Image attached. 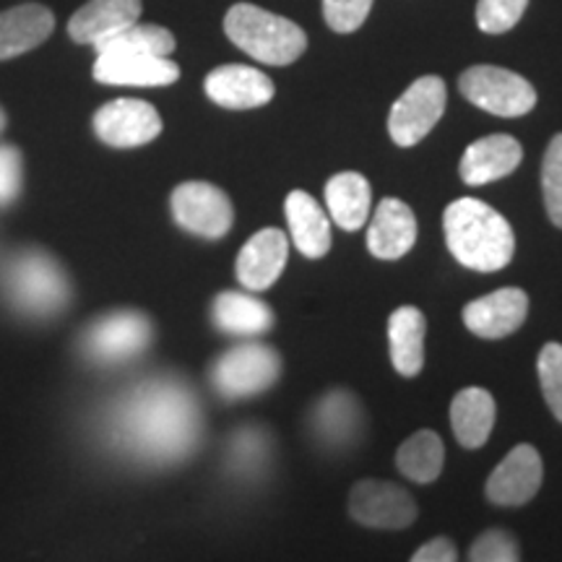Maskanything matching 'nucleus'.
Wrapping results in <instances>:
<instances>
[{
    "label": "nucleus",
    "instance_id": "obj_35",
    "mask_svg": "<svg viewBox=\"0 0 562 562\" xmlns=\"http://www.w3.org/2000/svg\"><path fill=\"white\" fill-rule=\"evenodd\" d=\"M24 188V165L13 146H0V206H9Z\"/></svg>",
    "mask_w": 562,
    "mask_h": 562
},
{
    "label": "nucleus",
    "instance_id": "obj_13",
    "mask_svg": "<svg viewBox=\"0 0 562 562\" xmlns=\"http://www.w3.org/2000/svg\"><path fill=\"white\" fill-rule=\"evenodd\" d=\"M526 315H529V297H526V292L518 290V286H505V290L469 302L463 307L461 318L474 336L497 341L518 331L526 323Z\"/></svg>",
    "mask_w": 562,
    "mask_h": 562
},
{
    "label": "nucleus",
    "instance_id": "obj_22",
    "mask_svg": "<svg viewBox=\"0 0 562 562\" xmlns=\"http://www.w3.org/2000/svg\"><path fill=\"white\" fill-rule=\"evenodd\" d=\"M284 214L292 232V243L297 245L302 256L318 261L331 250V220L311 193L292 191L286 195Z\"/></svg>",
    "mask_w": 562,
    "mask_h": 562
},
{
    "label": "nucleus",
    "instance_id": "obj_15",
    "mask_svg": "<svg viewBox=\"0 0 562 562\" xmlns=\"http://www.w3.org/2000/svg\"><path fill=\"white\" fill-rule=\"evenodd\" d=\"M206 94L224 110H256L273 100V81L258 68L229 63L206 76Z\"/></svg>",
    "mask_w": 562,
    "mask_h": 562
},
{
    "label": "nucleus",
    "instance_id": "obj_8",
    "mask_svg": "<svg viewBox=\"0 0 562 562\" xmlns=\"http://www.w3.org/2000/svg\"><path fill=\"white\" fill-rule=\"evenodd\" d=\"M446 81L440 76H422L398 97L389 115V133L393 144L417 146L440 123L446 112Z\"/></svg>",
    "mask_w": 562,
    "mask_h": 562
},
{
    "label": "nucleus",
    "instance_id": "obj_37",
    "mask_svg": "<svg viewBox=\"0 0 562 562\" xmlns=\"http://www.w3.org/2000/svg\"><path fill=\"white\" fill-rule=\"evenodd\" d=\"M3 128H5V112L0 110V131H3Z\"/></svg>",
    "mask_w": 562,
    "mask_h": 562
},
{
    "label": "nucleus",
    "instance_id": "obj_25",
    "mask_svg": "<svg viewBox=\"0 0 562 562\" xmlns=\"http://www.w3.org/2000/svg\"><path fill=\"white\" fill-rule=\"evenodd\" d=\"M451 427L456 440L474 451L490 440L495 427V398L484 389H463L451 404Z\"/></svg>",
    "mask_w": 562,
    "mask_h": 562
},
{
    "label": "nucleus",
    "instance_id": "obj_18",
    "mask_svg": "<svg viewBox=\"0 0 562 562\" xmlns=\"http://www.w3.org/2000/svg\"><path fill=\"white\" fill-rule=\"evenodd\" d=\"M417 243V216L398 199H383L375 209L370 229L368 248L381 261H398Z\"/></svg>",
    "mask_w": 562,
    "mask_h": 562
},
{
    "label": "nucleus",
    "instance_id": "obj_34",
    "mask_svg": "<svg viewBox=\"0 0 562 562\" xmlns=\"http://www.w3.org/2000/svg\"><path fill=\"white\" fill-rule=\"evenodd\" d=\"M469 560L474 562H516L521 560V550H518L516 539L503 529L484 531L480 539L469 550Z\"/></svg>",
    "mask_w": 562,
    "mask_h": 562
},
{
    "label": "nucleus",
    "instance_id": "obj_6",
    "mask_svg": "<svg viewBox=\"0 0 562 562\" xmlns=\"http://www.w3.org/2000/svg\"><path fill=\"white\" fill-rule=\"evenodd\" d=\"M281 375V357L266 344H237L211 368V385L227 402L269 391Z\"/></svg>",
    "mask_w": 562,
    "mask_h": 562
},
{
    "label": "nucleus",
    "instance_id": "obj_12",
    "mask_svg": "<svg viewBox=\"0 0 562 562\" xmlns=\"http://www.w3.org/2000/svg\"><path fill=\"white\" fill-rule=\"evenodd\" d=\"M544 480L542 456L529 442H521L505 459L497 463L495 472L487 480V501L503 508H518L537 497Z\"/></svg>",
    "mask_w": 562,
    "mask_h": 562
},
{
    "label": "nucleus",
    "instance_id": "obj_26",
    "mask_svg": "<svg viewBox=\"0 0 562 562\" xmlns=\"http://www.w3.org/2000/svg\"><path fill=\"white\" fill-rule=\"evenodd\" d=\"M372 191L360 172H339L326 182V206L341 229H360L370 216Z\"/></svg>",
    "mask_w": 562,
    "mask_h": 562
},
{
    "label": "nucleus",
    "instance_id": "obj_16",
    "mask_svg": "<svg viewBox=\"0 0 562 562\" xmlns=\"http://www.w3.org/2000/svg\"><path fill=\"white\" fill-rule=\"evenodd\" d=\"M286 258H290V240H286L284 232L273 227L256 232L237 256V281L250 292L269 290L284 271Z\"/></svg>",
    "mask_w": 562,
    "mask_h": 562
},
{
    "label": "nucleus",
    "instance_id": "obj_21",
    "mask_svg": "<svg viewBox=\"0 0 562 562\" xmlns=\"http://www.w3.org/2000/svg\"><path fill=\"white\" fill-rule=\"evenodd\" d=\"M55 16L47 5L24 3L0 13V60L19 58L50 37Z\"/></svg>",
    "mask_w": 562,
    "mask_h": 562
},
{
    "label": "nucleus",
    "instance_id": "obj_11",
    "mask_svg": "<svg viewBox=\"0 0 562 562\" xmlns=\"http://www.w3.org/2000/svg\"><path fill=\"white\" fill-rule=\"evenodd\" d=\"M94 133L112 149H136L151 144L161 133V117L144 100H115L97 110Z\"/></svg>",
    "mask_w": 562,
    "mask_h": 562
},
{
    "label": "nucleus",
    "instance_id": "obj_24",
    "mask_svg": "<svg viewBox=\"0 0 562 562\" xmlns=\"http://www.w3.org/2000/svg\"><path fill=\"white\" fill-rule=\"evenodd\" d=\"M214 326L232 336H261L273 328V311L245 292H222L211 305Z\"/></svg>",
    "mask_w": 562,
    "mask_h": 562
},
{
    "label": "nucleus",
    "instance_id": "obj_33",
    "mask_svg": "<svg viewBox=\"0 0 562 562\" xmlns=\"http://www.w3.org/2000/svg\"><path fill=\"white\" fill-rule=\"evenodd\" d=\"M372 0H323V19L339 34L357 32L368 19Z\"/></svg>",
    "mask_w": 562,
    "mask_h": 562
},
{
    "label": "nucleus",
    "instance_id": "obj_17",
    "mask_svg": "<svg viewBox=\"0 0 562 562\" xmlns=\"http://www.w3.org/2000/svg\"><path fill=\"white\" fill-rule=\"evenodd\" d=\"M524 149L516 138L508 133H495L474 140L461 157V178L467 186H487L501 178H508L521 165Z\"/></svg>",
    "mask_w": 562,
    "mask_h": 562
},
{
    "label": "nucleus",
    "instance_id": "obj_32",
    "mask_svg": "<svg viewBox=\"0 0 562 562\" xmlns=\"http://www.w3.org/2000/svg\"><path fill=\"white\" fill-rule=\"evenodd\" d=\"M529 0H480L476 3V24L487 34H505L521 21Z\"/></svg>",
    "mask_w": 562,
    "mask_h": 562
},
{
    "label": "nucleus",
    "instance_id": "obj_14",
    "mask_svg": "<svg viewBox=\"0 0 562 562\" xmlns=\"http://www.w3.org/2000/svg\"><path fill=\"white\" fill-rule=\"evenodd\" d=\"M94 79L108 87H170L180 79V66L161 55L104 53L97 55Z\"/></svg>",
    "mask_w": 562,
    "mask_h": 562
},
{
    "label": "nucleus",
    "instance_id": "obj_2",
    "mask_svg": "<svg viewBox=\"0 0 562 562\" xmlns=\"http://www.w3.org/2000/svg\"><path fill=\"white\" fill-rule=\"evenodd\" d=\"M451 256L472 271L492 273L513 261L516 235L508 220L480 199H459L442 214Z\"/></svg>",
    "mask_w": 562,
    "mask_h": 562
},
{
    "label": "nucleus",
    "instance_id": "obj_9",
    "mask_svg": "<svg viewBox=\"0 0 562 562\" xmlns=\"http://www.w3.org/2000/svg\"><path fill=\"white\" fill-rule=\"evenodd\" d=\"M172 216L182 229L206 240H222L235 222V209L222 188L203 180L182 182L172 191Z\"/></svg>",
    "mask_w": 562,
    "mask_h": 562
},
{
    "label": "nucleus",
    "instance_id": "obj_27",
    "mask_svg": "<svg viewBox=\"0 0 562 562\" xmlns=\"http://www.w3.org/2000/svg\"><path fill=\"white\" fill-rule=\"evenodd\" d=\"M446 463V448L438 432L419 430L409 440H404L396 451V467L402 469L406 480L417 484H430L440 476Z\"/></svg>",
    "mask_w": 562,
    "mask_h": 562
},
{
    "label": "nucleus",
    "instance_id": "obj_31",
    "mask_svg": "<svg viewBox=\"0 0 562 562\" xmlns=\"http://www.w3.org/2000/svg\"><path fill=\"white\" fill-rule=\"evenodd\" d=\"M539 383H542L544 402L554 417L562 422V344L550 341L539 351Z\"/></svg>",
    "mask_w": 562,
    "mask_h": 562
},
{
    "label": "nucleus",
    "instance_id": "obj_3",
    "mask_svg": "<svg viewBox=\"0 0 562 562\" xmlns=\"http://www.w3.org/2000/svg\"><path fill=\"white\" fill-rule=\"evenodd\" d=\"M224 32L263 66H290L307 47L305 32L294 21L252 3L232 5L224 16Z\"/></svg>",
    "mask_w": 562,
    "mask_h": 562
},
{
    "label": "nucleus",
    "instance_id": "obj_36",
    "mask_svg": "<svg viewBox=\"0 0 562 562\" xmlns=\"http://www.w3.org/2000/svg\"><path fill=\"white\" fill-rule=\"evenodd\" d=\"M412 560L414 562H453L459 560V550H456L451 539L438 537V539H430L427 544H422L419 550L412 554Z\"/></svg>",
    "mask_w": 562,
    "mask_h": 562
},
{
    "label": "nucleus",
    "instance_id": "obj_10",
    "mask_svg": "<svg viewBox=\"0 0 562 562\" xmlns=\"http://www.w3.org/2000/svg\"><path fill=\"white\" fill-rule=\"evenodd\" d=\"M349 513L368 529H406L417 521V503L396 484L364 480L351 487Z\"/></svg>",
    "mask_w": 562,
    "mask_h": 562
},
{
    "label": "nucleus",
    "instance_id": "obj_4",
    "mask_svg": "<svg viewBox=\"0 0 562 562\" xmlns=\"http://www.w3.org/2000/svg\"><path fill=\"white\" fill-rule=\"evenodd\" d=\"M11 305L26 318H53L70 302V281L45 250H24L9 263L3 279Z\"/></svg>",
    "mask_w": 562,
    "mask_h": 562
},
{
    "label": "nucleus",
    "instance_id": "obj_28",
    "mask_svg": "<svg viewBox=\"0 0 562 562\" xmlns=\"http://www.w3.org/2000/svg\"><path fill=\"white\" fill-rule=\"evenodd\" d=\"M178 47L172 32L165 30L159 24H131L125 30L110 34L102 42H97L94 50L97 55L104 53H146V55H161V58H170Z\"/></svg>",
    "mask_w": 562,
    "mask_h": 562
},
{
    "label": "nucleus",
    "instance_id": "obj_20",
    "mask_svg": "<svg viewBox=\"0 0 562 562\" xmlns=\"http://www.w3.org/2000/svg\"><path fill=\"white\" fill-rule=\"evenodd\" d=\"M140 9H144L140 0H89L70 16L68 34L79 45L94 47L110 34L136 24Z\"/></svg>",
    "mask_w": 562,
    "mask_h": 562
},
{
    "label": "nucleus",
    "instance_id": "obj_7",
    "mask_svg": "<svg viewBox=\"0 0 562 562\" xmlns=\"http://www.w3.org/2000/svg\"><path fill=\"white\" fill-rule=\"evenodd\" d=\"M459 89L469 102L497 117H521L537 108V89L508 68H467L459 79Z\"/></svg>",
    "mask_w": 562,
    "mask_h": 562
},
{
    "label": "nucleus",
    "instance_id": "obj_1",
    "mask_svg": "<svg viewBox=\"0 0 562 562\" xmlns=\"http://www.w3.org/2000/svg\"><path fill=\"white\" fill-rule=\"evenodd\" d=\"M110 448L146 467H170L195 453L203 435L199 396L172 375L146 378L104 412Z\"/></svg>",
    "mask_w": 562,
    "mask_h": 562
},
{
    "label": "nucleus",
    "instance_id": "obj_5",
    "mask_svg": "<svg viewBox=\"0 0 562 562\" xmlns=\"http://www.w3.org/2000/svg\"><path fill=\"white\" fill-rule=\"evenodd\" d=\"M154 336L151 321L138 311H112L97 318L81 334V355L91 364L115 368L136 360L149 349Z\"/></svg>",
    "mask_w": 562,
    "mask_h": 562
},
{
    "label": "nucleus",
    "instance_id": "obj_29",
    "mask_svg": "<svg viewBox=\"0 0 562 562\" xmlns=\"http://www.w3.org/2000/svg\"><path fill=\"white\" fill-rule=\"evenodd\" d=\"M271 456V438L269 432L258 427H245L235 432L227 446V469L237 476H256L263 472Z\"/></svg>",
    "mask_w": 562,
    "mask_h": 562
},
{
    "label": "nucleus",
    "instance_id": "obj_30",
    "mask_svg": "<svg viewBox=\"0 0 562 562\" xmlns=\"http://www.w3.org/2000/svg\"><path fill=\"white\" fill-rule=\"evenodd\" d=\"M542 191L544 206L554 227L562 229V133H558L547 146L542 161Z\"/></svg>",
    "mask_w": 562,
    "mask_h": 562
},
{
    "label": "nucleus",
    "instance_id": "obj_23",
    "mask_svg": "<svg viewBox=\"0 0 562 562\" xmlns=\"http://www.w3.org/2000/svg\"><path fill=\"white\" fill-rule=\"evenodd\" d=\"M425 331L427 321L419 307L404 305L389 318V349L391 362L398 375L414 378L425 364Z\"/></svg>",
    "mask_w": 562,
    "mask_h": 562
},
{
    "label": "nucleus",
    "instance_id": "obj_19",
    "mask_svg": "<svg viewBox=\"0 0 562 562\" xmlns=\"http://www.w3.org/2000/svg\"><path fill=\"white\" fill-rule=\"evenodd\" d=\"M311 430L321 446L347 448L360 438L362 406L349 391H328L311 412Z\"/></svg>",
    "mask_w": 562,
    "mask_h": 562
}]
</instances>
